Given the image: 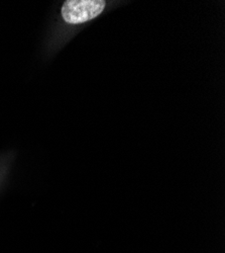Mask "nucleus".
Returning <instances> with one entry per match:
<instances>
[{
	"instance_id": "f257e3e1",
	"label": "nucleus",
	"mask_w": 225,
	"mask_h": 253,
	"mask_svg": "<svg viewBox=\"0 0 225 253\" xmlns=\"http://www.w3.org/2000/svg\"><path fill=\"white\" fill-rule=\"evenodd\" d=\"M103 0H67L62 6V16L70 25H79L94 19L105 8Z\"/></svg>"
}]
</instances>
